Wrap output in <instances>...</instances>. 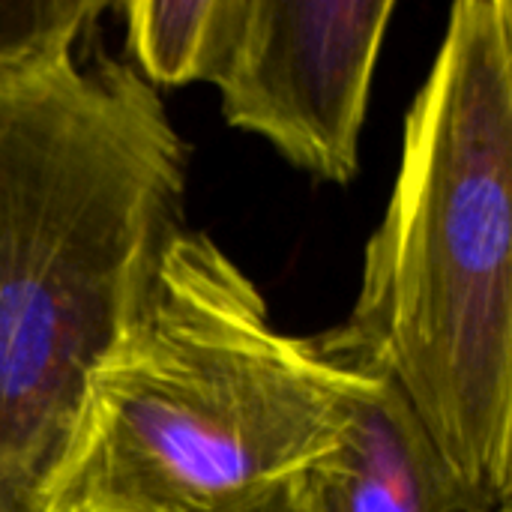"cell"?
I'll return each instance as SVG.
<instances>
[{
    "label": "cell",
    "instance_id": "obj_3",
    "mask_svg": "<svg viewBox=\"0 0 512 512\" xmlns=\"http://www.w3.org/2000/svg\"><path fill=\"white\" fill-rule=\"evenodd\" d=\"M348 390L207 234L180 231L87 378L45 512H246L336 447Z\"/></svg>",
    "mask_w": 512,
    "mask_h": 512
},
{
    "label": "cell",
    "instance_id": "obj_5",
    "mask_svg": "<svg viewBox=\"0 0 512 512\" xmlns=\"http://www.w3.org/2000/svg\"><path fill=\"white\" fill-rule=\"evenodd\" d=\"M321 512H474L405 393L351 372L336 447L309 471Z\"/></svg>",
    "mask_w": 512,
    "mask_h": 512
},
{
    "label": "cell",
    "instance_id": "obj_1",
    "mask_svg": "<svg viewBox=\"0 0 512 512\" xmlns=\"http://www.w3.org/2000/svg\"><path fill=\"white\" fill-rule=\"evenodd\" d=\"M186 147L132 63L0 75V512H45L90 372L180 234Z\"/></svg>",
    "mask_w": 512,
    "mask_h": 512
},
{
    "label": "cell",
    "instance_id": "obj_4",
    "mask_svg": "<svg viewBox=\"0 0 512 512\" xmlns=\"http://www.w3.org/2000/svg\"><path fill=\"white\" fill-rule=\"evenodd\" d=\"M393 12L390 0H240L213 78L225 120L297 168L351 183Z\"/></svg>",
    "mask_w": 512,
    "mask_h": 512
},
{
    "label": "cell",
    "instance_id": "obj_2",
    "mask_svg": "<svg viewBox=\"0 0 512 512\" xmlns=\"http://www.w3.org/2000/svg\"><path fill=\"white\" fill-rule=\"evenodd\" d=\"M393 381L474 512L510 507L512 6L459 0L402 138L351 315L309 339Z\"/></svg>",
    "mask_w": 512,
    "mask_h": 512
},
{
    "label": "cell",
    "instance_id": "obj_8",
    "mask_svg": "<svg viewBox=\"0 0 512 512\" xmlns=\"http://www.w3.org/2000/svg\"><path fill=\"white\" fill-rule=\"evenodd\" d=\"M246 512H321L315 492L309 486L306 471L288 477L285 483H279L276 489H270L261 501H255Z\"/></svg>",
    "mask_w": 512,
    "mask_h": 512
},
{
    "label": "cell",
    "instance_id": "obj_6",
    "mask_svg": "<svg viewBox=\"0 0 512 512\" xmlns=\"http://www.w3.org/2000/svg\"><path fill=\"white\" fill-rule=\"evenodd\" d=\"M123 12L138 75L147 84H189L216 78L240 0H135Z\"/></svg>",
    "mask_w": 512,
    "mask_h": 512
},
{
    "label": "cell",
    "instance_id": "obj_7",
    "mask_svg": "<svg viewBox=\"0 0 512 512\" xmlns=\"http://www.w3.org/2000/svg\"><path fill=\"white\" fill-rule=\"evenodd\" d=\"M102 12V3L87 0H0V75L72 54Z\"/></svg>",
    "mask_w": 512,
    "mask_h": 512
}]
</instances>
